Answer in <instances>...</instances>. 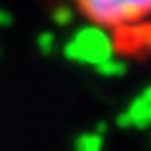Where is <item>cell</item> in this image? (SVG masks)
Returning a JSON list of instances; mask_svg holds the SVG:
<instances>
[{"label":"cell","instance_id":"cell-1","mask_svg":"<svg viewBox=\"0 0 151 151\" xmlns=\"http://www.w3.org/2000/svg\"><path fill=\"white\" fill-rule=\"evenodd\" d=\"M95 30L121 35L151 23V0H72Z\"/></svg>","mask_w":151,"mask_h":151},{"label":"cell","instance_id":"cell-2","mask_svg":"<svg viewBox=\"0 0 151 151\" xmlns=\"http://www.w3.org/2000/svg\"><path fill=\"white\" fill-rule=\"evenodd\" d=\"M109 47L121 56H151V23L114 35Z\"/></svg>","mask_w":151,"mask_h":151},{"label":"cell","instance_id":"cell-3","mask_svg":"<svg viewBox=\"0 0 151 151\" xmlns=\"http://www.w3.org/2000/svg\"><path fill=\"white\" fill-rule=\"evenodd\" d=\"M98 149H100V139L98 137H86L79 144V151H98Z\"/></svg>","mask_w":151,"mask_h":151}]
</instances>
